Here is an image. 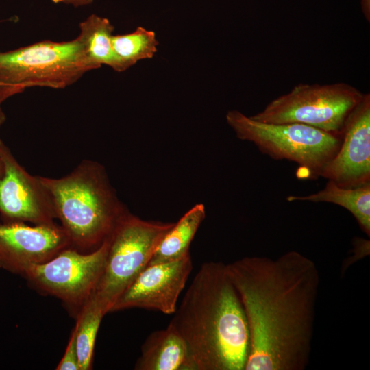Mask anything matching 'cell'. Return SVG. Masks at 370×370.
Returning a JSON list of instances; mask_svg holds the SVG:
<instances>
[{
	"mask_svg": "<svg viewBox=\"0 0 370 370\" xmlns=\"http://www.w3.org/2000/svg\"><path fill=\"white\" fill-rule=\"evenodd\" d=\"M249 332L245 370H304L314 336L320 274L297 251L276 258L246 256L226 264Z\"/></svg>",
	"mask_w": 370,
	"mask_h": 370,
	"instance_id": "1",
	"label": "cell"
},
{
	"mask_svg": "<svg viewBox=\"0 0 370 370\" xmlns=\"http://www.w3.org/2000/svg\"><path fill=\"white\" fill-rule=\"evenodd\" d=\"M168 326L186 342L197 370H243L249 332L239 295L221 262L200 267Z\"/></svg>",
	"mask_w": 370,
	"mask_h": 370,
	"instance_id": "2",
	"label": "cell"
},
{
	"mask_svg": "<svg viewBox=\"0 0 370 370\" xmlns=\"http://www.w3.org/2000/svg\"><path fill=\"white\" fill-rule=\"evenodd\" d=\"M39 178L71 246L81 251L99 247L128 212L97 162L84 160L63 177Z\"/></svg>",
	"mask_w": 370,
	"mask_h": 370,
	"instance_id": "3",
	"label": "cell"
},
{
	"mask_svg": "<svg viewBox=\"0 0 370 370\" xmlns=\"http://www.w3.org/2000/svg\"><path fill=\"white\" fill-rule=\"evenodd\" d=\"M91 70L77 37L0 51V103L29 87L64 88Z\"/></svg>",
	"mask_w": 370,
	"mask_h": 370,
	"instance_id": "4",
	"label": "cell"
},
{
	"mask_svg": "<svg viewBox=\"0 0 370 370\" xmlns=\"http://www.w3.org/2000/svg\"><path fill=\"white\" fill-rule=\"evenodd\" d=\"M226 121L237 138L254 144L274 160L298 164L305 178H317L334 155L341 137L301 123H266L237 110L229 111Z\"/></svg>",
	"mask_w": 370,
	"mask_h": 370,
	"instance_id": "5",
	"label": "cell"
},
{
	"mask_svg": "<svg viewBox=\"0 0 370 370\" xmlns=\"http://www.w3.org/2000/svg\"><path fill=\"white\" fill-rule=\"evenodd\" d=\"M174 223L149 221L129 212L109 237L103 273L90 296L105 314L145 269Z\"/></svg>",
	"mask_w": 370,
	"mask_h": 370,
	"instance_id": "6",
	"label": "cell"
},
{
	"mask_svg": "<svg viewBox=\"0 0 370 370\" xmlns=\"http://www.w3.org/2000/svg\"><path fill=\"white\" fill-rule=\"evenodd\" d=\"M363 95L343 82L299 84L250 117L266 123L304 124L341 137L347 117Z\"/></svg>",
	"mask_w": 370,
	"mask_h": 370,
	"instance_id": "7",
	"label": "cell"
},
{
	"mask_svg": "<svg viewBox=\"0 0 370 370\" xmlns=\"http://www.w3.org/2000/svg\"><path fill=\"white\" fill-rule=\"evenodd\" d=\"M108 247L109 238L86 253L68 247L51 259L30 266L23 276L38 289L79 311L103 273Z\"/></svg>",
	"mask_w": 370,
	"mask_h": 370,
	"instance_id": "8",
	"label": "cell"
},
{
	"mask_svg": "<svg viewBox=\"0 0 370 370\" xmlns=\"http://www.w3.org/2000/svg\"><path fill=\"white\" fill-rule=\"evenodd\" d=\"M0 147L4 162L0 178V215L4 223L56 224L53 202L39 175L29 174L2 140Z\"/></svg>",
	"mask_w": 370,
	"mask_h": 370,
	"instance_id": "9",
	"label": "cell"
},
{
	"mask_svg": "<svg viewBox=\"0 0 370 370\" xmlns=\"http://www.w3.org/2000/svg\"><path fill=\"white\" fill-rule=\"evenodd\" d=\"M192 269L190 254L174 261L147 266L116 299L110 312L139 308L173 314Z\"/></svg>",
	"mask_w": 370,
	"mask_h": 370,
	"instance_id": "10",
	"label": "cell"
},
{
	"mask_svg": "<svg viewBox=\"0 0 370 370\" xmlns=\"http://www.w3.org/2000/svg\"><path fill=\"white\" fill-rule=\"evenodd\" d=\"M321 177L343 188L370 183V95L364 93L347 117L341 143Z\"/></svg>",
	"mask_w": 370,
	"mask_h": 370,
	"instance_id": "11",
	"label": "cell"
},
{
	"mask_svg": "<svg viewBox=\"0 0 370 370\" xmlns=\"http://www.w3.org/2000/svg\"><path fill=\"white\" fill-rule=\"evenodd\" d=\"M71 247L59 225H0V268L23 275L32 265L44 262Z\"/></svg>",
	"mask_w": 370,
	"mask_h": 370,
	"instance_id": "12",
	"label": "cell"
},
{
	"mask_svg": "<svg viewBox=\"0 0 370 370\" xmlns=\"http://www.w3.org/2000/svg\"><path fill=\"white\" fill-rule=\"evenodd\" d=\"M136 370H197L184 340L171 328L155 331L145 339Z\"/></svg>",
	"mask_w": 370,
	"mask_h": 370,
	"instance_id": "13",
	"label": "cell"
},
{
	"mask_svg": "<svg viewBox=\"0 0 370 370\" xmlns=\"http://www.w3.org/2000/svg\"><path fill=\"white\" fill-rule=\"evenodd\" d=\"M288 201L327 202L347 210L361 230L370 236V183L356 188H343L328 180L325 187L308 195H289Z\"/></svg>",
	"mask_w": 370,
	"mask_h": 370,
	"instance_id": "14",
	"label": "cell"
},
{
	"mask_svg": "<svg viewBox=\"0 0 370 370\" xmlns=\"http://www.w3.org/2000/svg\"><path fill=\"white\" fill-rule=\"evenodd\" d=\"M79 27L77 38L93 69L105 64L116 71H123L112 48V37L114 27L108 18L91 14L79 23Z\"/></svg>",
	"mask_w": 370,
	"mask_h": 370,
	"instance_id": "15",
	"label": "cell"
},
{
	"mask_svg": "<svg viewBox=\"0 0 370 370\" xmlns=\"http://www.w3.org/2000/svg\"><path fill=\"white\" fill-rule=\"evenodd\" d=\"M206 217L203 204L187 211L164 236L147 266L174 261L190 254V245Z\"/></svg>",
	"mask_w": 370,
	"mask_h": 370,
	"instance_id": "16",
	"label": "cell"
},
{
	"mask_svg": "<svg viewBox=\"0 0 370 370\" xmlns=\"http://www.w3.org/2000/svg\"><path fill=\"white\" fill-rule=\"evenodd\" d=\"M104 315L103 310L91 297L78 312L74 329L80 370L91 368L97 334Z\"/></svg>",
	"mask_w": 370,
	"mask_h": 370,
	"instance_id": "17",
	"label": "cell"
},
{
	"mask_svg": "<svg viewBox=\"0 0 370 370\" xmlns=\"http://www.w3.org/2000/svg\"><path fill=\"white\" fill-rule=\"evenodd\" d=\"M112 45L124 71L140 60L152 58L158 42L154 32L138 27L133 32L113 35Z\"/></svg>",
	"mask_w": 370,
	"mask_h": 370,
	"instance_id": "18",
	"label": "cell"
},
{
	"mask_svg": "<svg viewBox=\"0 0 370 370\" xmlns=\"http://www.w3.org/2000/svg\"><path fill=\"white\" fill-rule=\"evenodd\" d=\"M57 370H80L76 345L75 331L73 329L65 353L56 367Z\"/></svg>",
	"mask_w": 370,
	"mask_h": 370,
	"instance_id": "19",
	"label": "cell"
},
{
	"mask_svg": "<svg viewBox=\"0 0 370 370\" xmlns=\"http://www.w3.org/2000/svg\"><path fill=\"white\" fill-rule=\"evenodd\" d=\"M55 3H63L75 8L91 4L94 0H51Z\"/></svg>",
	"mask_w": 370,
	"mask_h": 370,
	"instance_id": "20",
	"label": "cell"
},
{
	"mask_svg": "<svg viewBox=\"0 0 370 370\" xmlns=\"http://www.w3.org/2000/svg\"><path fill=\"white\" fill-rule=\"evenodd\" d=\"M361 9L366 20L370 21V0H361Z\"/></svg>",
	"mask_w": 370,
	"mask_h": 370,
	"instance_id": "21",
	"label": "cell"
},
{
	"mask_svg": "<svg viewBox=\"0 0 370 370\" xmlns=\"http://www.w3.org/2000/svg\"><path fill=\"white\" fill-rule=\"evenodd\" d=\"M1 140L0 139V143H1ZM3 171H4V162H3V157H2V154L1 151V147H0V178L2 176Z\"/></svg>",
	"mask_w": 370,
	"mask_h": 370,
	"instance_id": "22",
	"label": "cell"
},
{
	"mask_svg": "<svg viewBox=\"0 0 370 370\" xmlns=\"http://www.w3.org/2000/svg\"><path fill=\"white\" fill-rule=\"evenodd\" d=\"M5 119H6L5 115L3 111L2 110V108L1 107V103H0V128L3 125L4 122L5 121Z\"/></svg>",
	"mask_w": 370,
	"mask_h": 370,
	"instance_id": "23",
	"label": "cell"
}]
</instances>
